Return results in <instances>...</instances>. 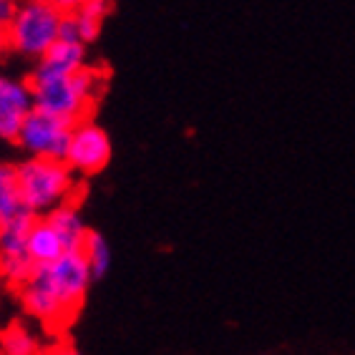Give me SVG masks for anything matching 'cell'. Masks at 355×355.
<instances>
[{"label": "cell", "instance_id": "obj_1", "mask_svg": "<svg viewBox=\"0 0 355 355\" xmlns=\"http://www.w3.org/2000/svg\"><path fill=\"white\" fill-rule=\"evenodd\" d=\"M91 285L94 277L86 257L81 250H71L58 260L35 265L18 285V297L28 318L51 333H58L83 308Z\"/></svg>", "mask_w": 355, "mask_h": 355}, {"label": "cell", "instance_id": "obj_2", "mask_svg": "<svg viewBox=\"0 0 355 355\" xmlns=\"http://www.w3.org/2000/svg\"><path fill=\"white\" fill-rule=\"evenodd\" d=\"M28 83L33 91L35 109H43L71 123H78L94 116V109L98 106L103 91L109 86V71L103 66H91V63L63 76H46L31 71Z\"/></svg>", "mask_w": 355, "mask_h": 355}, {"label": "cell", "instance_id": "obj_3", "mask_svg": "<svg viewBox=\"0 0 355 355\" xmlns=\"http://www.w3.org/2000/svg\"><path fill=\"white\" fill-rule=\"evenodd\" d=\"M15 177L23 209H28L33 217H43L53 212L55 207L76 202L81 191V177L66 164V159L26 157L21 164H15Z\"/></svg>", "mask_w": 355, "mask_h": 355}, {"label": "cell", "instance_id": "obj_4", "mask_svg": "<svg viewBox=\"0 0 355 355\" xmlns=\"http://www.w3.org/2000/svg\"><path fill=\"white\" fill-rule=\"evenodd\" d=\"M63 26V10L51 0L43 3H26L21 6L6 26L8 53H15L26 61H38L48 48L58 43Z\"/></svg>", "mask_w": 355, "mask_h": 355}, {"label": "cell", "instance_id": "obj_5", "mask_svg": "<svg viewBox=\"0 0 355 355\" xmlns=\"http://www.w3.org/2000/svg\"><path fill=\"white\" fill-rule=\"evenodd\" d=\"M71 131H73L71 121L55 116V114H48L43 109H33L23 121L15 144L26 157L66 159Z\"/></svg>", "mask_w": 355, "mask_h": 355}, {"label": "cell", "instance_id": "obj_6", "mask_svg": "<svg viewBox=\"0 0 355 355\" xmlns=\"http://www.w3.org/2000/svg\"><path fill=\"white\" fill-rule=\"evenodd\" d=\"M111 154H114V146H111L109 134L94 119H83V121L73 123L69 151H66V164L78 177H96V174H101L109 166Z\"/></svg>", "mask_w": 355, "mask_h": 355}, {"label": "cell", "instance_id": "obj_7", "mask_svg": "<svg viewBox=\"0 0 355 355\" xmlns=\"http://www.w3.org/2000/svg\"><path fill=\"white\" fill-rule=\"evenodd\" d=\"M33 219L28 209H21L0 227V280L13 287L21 285L35 267L28 254V232Z\"/></svg>", "mask_w": 355, "mask_h": 355}, {"label": "cell", "instance_id": "obj_8", "mask_svg": "<svg viewBox=\"0 0 355 355\" xmlns=\"http://www.w3.org/2000/svg\"><path fill=\"white\" fill-rule=\"evenodd\" d=\"M33 109V91L28 78L0 73V139L15 144L23 121Z\"/></svg>", "mask_w": 355, "mask_h": 355}, {"label": "cell", "instance_id": "obj_9", "mask_svg": "<svg viewBox=\"0 0 355 355\" xmlns=\"http://www.w3.org/2000/svg\"><path fill=\"white\" fill-rule=\"evenodd\" d=\"M111 8H114V0H86L78 10L63 13L61 38H66V41H81L86 46H91L101 35L103 21L111 13Z\"/></svg>", "mask_w": 355, "mask_h": 355}, {"label": "cell", "instance_id": "obj_10", "mask_svg": "<svg viewBox=\"0 0 355 355\" xmlns=\"http://www.w3.org/2000/svg\"><path fill=\"white\" fill-rule=\"evenodd\" d=\"M86 43L81 41H66V38H58V43L48 48L46 53L33 61V73H46V76H63V73H73V71L83 69L89 63V51H86Z\"/></svg>", "mask_w": 355, "mask_h": 355}, {"label": "cell", "instance_id": "obj_11", "mask_svg": "<svg viewBox=\"0 0 355 355\" xmlns=\"http://www.w3.org/2000/svg\"><path fill=\"white\" fill-rule=\"evenodd\" d=\"M63 252H71L66 239L61 237V232L55 230V225L43 214V217H35L33 225H31V232H28V254L35 265H43V262H53L58 260Z\"/></svg>", "mask_w": 355, "mask_h": 355}, {"label": "cell", "instance_id": "obj_12", "mask_svg": "<svg viewBox=\"0 0 355 355\" xmlns=\"http://www.w3.org/2000/svg\"><path fill=\"white\" fill-rule=\"evenodd\" d=\"M43 350L41 335L28 322L15 320L0 328V355H43Z\"/></svg>", "mask_w": 355, "mask_h": 355}, {"label": "cell", "instance_id": "obj_13", "mask_svg": "<svg viewBox=\"0 0 355 355\" xmlns=\"http://www.w3.org/2000/svg\"><path fill=\"white\" fill-rule=\"evenodd\" d=\"M51 222L55 225V230L61 232V237L66 239L69 250H81L83 239L89 234V227L83 222L81 209H78V202H66V205L55 207L53 212L46 214Z\"/></svg>", "mask_w": 355, "mask_h": 355}, {"label": "cell", "instance_id": "obj_14", "mask_svg": "<svg viewBox=\"0 0 355 355\" xmlns=\"http://www.w3.org/2000/svg\"><path fill=\"white\" fill-rule=\"evenodd\" d=\"M81 252H83V257H86V265H89L94 282L103 280L111 270V247H109V242L103 239V234L91 232L89 230V234H86V239H83V245H81Z\"/></svg>", "mask_w": 355, "mask_h": 355}, {"label": "cell", "instance_id": "obj_15", "mask_svg": "<svg viewBox=\"0 0 355 355\" xmlns=\"http://www.w3.org/2000/svg\"><path fill=\"white\" fill-rule=\"evenodd\" d=\"M23 209L21 191H18V177L15 164H0V227L6 219L18 214Z\"/></svg>", "mask_w": 355, "mask_h": 355}, {"label": "cell", "instance_id": "obj_16", "mask_svg": "<svg viewBox=\"0 0 355 355\" xmlns=\"http://www.w3.org/2000/svg\"><path fill=\"white\" fill-rule=\"evenodd\" d=\"M18 6H21V0H0V23H3V26L10 23V18L15 15Z\"/></svg>", "mask_w": 355, "mask_h": 355}, {"label": "cell", "instance_id": "obj_17", "mask_svg": "<svg viewBox=\"0 0 355 355\" xmlns=\"http://www.w3.org/2000/svg\"><path fill=\"white\" fill-rule=\"evenodd\" d=\"M43 355H78V350L71 345V343H53L43 350Z\"/></svg>", "mask_w": 355, "mask_h": 355}, {"label": "cell", "instance_id": "obj_18", "mask_svg": "<svg viewBox=\"0 0 355 355\" xmlns=\"http://www.w3.org/2000/svg\"><path fill=\"white\" fill-rule=\"evenodd\" d=\"M51 3L61 8L63 13H73V10H78V8H81L86 0H51Z\"/></svg>", "mask_w": 355, "mask_h": 355}, {"label": "cell", "instance_id": "obj_19", "mask_svg": "<svg viewBox=\"0 0 355 355\" xmlns=\"http://www.w3.org/2000/svg\"><path fill=\"white\" fill-rule=\"evenodd\" d=\"M8 53V33H6V26L0 23V58Z\"/></svg>", "mask_w": 355, "mask_h": 355}, {"label": "cell", "instance_id": "obj_20", "mask_svg": "<svg viewBox=\"0 0 355 355\" xmlns=\"http://www.w3.org/2000/svg\"><path fill=\"white\" fill-rule=\"evenodd\" d=\"M26 3H43V0H26Z\"/></svg>", "mask_w": 355, "mask_h": 355}]
</instances>
